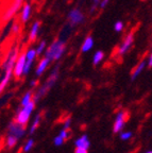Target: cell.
Here are the masks:
<instances>
[{"instance_id":"cell-1","label":"cell","mask_w":152,"mask_h":153,"mask_svg":"<svg viewBox=\"0 0 152 153\" xmlns=\"http://www.w3.org/2000/svg\"><path fill=\"white\" fill-rule=\"evenodd\" d=\"M66 51V43L64 39L59 38L53 42L45 50V57L51 61H59Z\"/></svg>"},{"instance_id":"cell-2","label":"cell","mask_w":152,"mask_h":153,"mask_svg":"<svg viewBox=\"0 0 152 153\" xmlns=\"http://www.w3.org/2000/svg\"><path fill=\"white\" fill-rule=\"evenodd\" d=\"M57 78H59V65H57V66H55L54 68L52 69V71H51L50 76H48V79L46 80V82L44 83V85L40 86L39 88L37 89V91H36L35 95H34V97H33L34 102L36 103L38 100H40V98H42V97H44V96L48 93V91H49V89L55 84Z\"/></svg>"},{"instance_id":"cell-3","label":"cell","mask_w":152,"mask_h":153,"mask_svg":"<svg viewBox=\"0 0 152 153\" xmlns=\"http://www.w3.org/2000/svg\"><path fill=\"white\" fill-rule=\"evenodd\" d=\"M34 106H35V102H34L33 100H32L31 102H29L27 105L22 106V108L19 111V113L17 114L15 121L18 122V123L22 124V126H26L29 121V118H30V115H31L32 111L34 110Z\"/></svg>"},{"instance_id":"cell-4","label":"cell","mask_w":152,"mask_h":153,"mask_svg":"<svg viewBox=\"0 0 152 153\" xmlns=\"http://www.w3.org/2000/svg\"><path fill=\"white\" fill-rule=\"evenodd\" d=\"M67 19H68V24L70 28H74L76 26L83 24L85 20V15L83 12L78 7H75L72 11H69L68 15H67Z\"/></svg>"},{"instance_id":"cell-5","label":"cell","mask_w":152,"mask_h":153,"mask_svg":"<svg viewBox=\"0 0 152 153\" xmlns=\"http://www.w3.org/2000/svg\"><path fill=\"white\" fill-rule=\"evenodd\" d=\"M25 0H13V2L10 4V7L5 10L4 14L2 16V19L4 22H7L10 19H12L17 13L22 10V5H24Z\"/></svg>"},{"instance_id":"cell-6","label":"cell","mask_w":152,"mask_h":153,"mask_svg":"<svg viewBox=\"0 0 152 153\" xmlns=\"http://www.w3.org/2000/svg\"><path fill=\"white\" fill-rule=\"evenodd\" d=\"M18 55H19L18 46H14V47L11 48V50L9 51V53H7V59H5L4 63H3V69L4 70L13 69Z\"/></svg>"},{"instance_id":"cell-7","label":"cell","mask_w":152,"mask_h":153,"mask_svg":"<svg viewBox=\"0 0 152 153\" xmlns=\"http://www.w3.org/2000/svg\"><path fill=\"white\" fill-rule=\"evenodd\" d=\"M25 64H26V52L18 55L16 62H15L14 68H13V74H14V76H16L17 79H19L20 76H22Z\"/></svg>"},{"instance_id":"cell-8","label":"cell","mask_w":152,"mask_h":153,"mask_svg":"<svg viewBox=\"0 0 152 153\" xmlns=\"http://www.w3.org/2000/svg\"><path fill=\"white\" fill-rule=\"evenodd\" d=\"M133 43H134V34L133 33L128 34V35L126 36V38L122 41V43L120 44V46L118 47V51H117L118 55L126 54V53L131 49Z\"/></svg>"},{"instance_id":"cell-9","label":"cell","mask_w":152,"mask_h":153,"mask_svg":"<svg viewBox=\"0 0 152 153\" xmlns=\"http://www.w3.org/2000/svg\"><path fill=\"white\" fill-rule=\"evenodd\" d=\"M9 134L17 138H20L25 134V126H22L16 121H12L9 124Z\"/></svg>"},{"instance_id":"cell-10","label":"cell","mask_w":152,"mask_h":153,"mask_svg":"<svg viewBox=\"0 0 152 153\" xmlns=\"http://www.w3.org/2000/svg\"><path fill=\"white\" fill-rule=\"evenodd\" d=\"M127 118H128V114H127V112H120L118 115H117L116 120H115V123H114V128H113V129H114L113 131H114L115 133H118L119 131L122 130Z\"/></svg>"},{"instance_id":"cell-11","label":"cell","mask_w":152,"mask_h":153,"mask_svg":"<svg viewBox=\"0 0 152 153\" xmlns=\"http://www.w3.org/2000/svg\"><path fill=\"white\" fill-rule=\"evenodd\" d=\"M20 22L22 24H26L29 20L30 16H31V4L30 3H26L22 5V10H20Z\"/></svg>"},{"instance_id":"cell-12","label":"cell","mask_w":152,"mask_h":153,"mask_svg":"<svg viewBox=\"0 0 152 153\" xmlns=\"http://www.w3.org/2000/svg\"><path fill=\"white\" fill-rule=\"evenodd\" d=\"M49 63H50V60H48L47 57H44V59H42V60L39 61V63H38L37 67H36V76H42V74H44V71H45L46 69L48 68V66H49Z\"/></svg>"},{"instance_id":"cell-13","label":"cell","mask_w":152,"mask_h":153,"mask_svg":"<svg viewBox=\"0 0 152 153\" xmlns=\"http://www.w3.org/2000/svg\"><path fill=\"white\" fill-rule=\"evenodd\" d=\"M13 76V69H7L4 70V76L2 78V80L0 81V94L2 93L3 89L7 87V83L11 80V76Z\"/></svg>"},{"instance_id":"cell-14","label":"cell","mask_w":152,"mask_h":153,"mask_svg":"<svg viewBox=\"0 0 152 153\" xmlns=\"http://www.w3.org/2000/svg\"><path fill=\"white\" fill-rule=\"evenodd\" d=\"M39 27L40 22H34L33 25L31 27V30H30V33H29V41L34 42L36 39L38 35V31H39Z\"/></svg>"},{"instance_id":"cell-15","label":"cell","mask_w":152,"mask_h":153,"mask_svg":"<svg viewBox=\"0 0 152 153\" xmlns=\"http://www.w3.org/2000/svg\"><path fill=\"white\" fill-rule=\"evenodd\" d=\"M94 47V38L92 36H87L82 43V46H81V51L82 52H88V51L92 50V48Z\"/></svg>"},{"instance_id":"cell-16","label":"cell","mask_w":152,"mask_h":153,"mask_svg":"<svg viewBox=\"0 0 152 153\" xmlns=\"http://www.w3.org/2000/svg\"><path fill=\"white\" fill-rule=\"evenodd\" d=\"M146 66H147V61H142V62H140L139 64H138L137 66L134 68L133 72H132V76H131V78H132V80H135L136 78H137V76L142 74V71L145 69Z\"/></svg>"},{"instance_id":"cell-17","label":"cell","mask_w":152,"mask_h":153,"mask_svg":"<svg viewBox=\"0 0 152 153\" xmlns=\"http://www.w3.org/2000/svg\"><path fill=\"white\" fill-rule=\"evenodd\" d=\"M89 145H90V143H89V140H88V138H87V136H86V135L81 136L78 140H76V147H77V148L88 149Z\"/></svg>"},{"instance_id":"cell-18","label":"cell","mask_w":152,"mask_h":153,"mask_svg":"<svg viewBox=\"0 0 152 153\" xmlns=\"http://www.w3.org/2000/svg\"><path fill=\"white\" fill-rule=\"evenodd\" d=\"M103 57H104V52H103V51H101V50L96 51V53L93 56V64L98 65L100 62H102Z\"/></svg>"},{"instance_id":"cell-19","label":"cell","mask_w":152,"mask_h":153,"mask_svg":"<svg viewBox=\"0 0 152 153\" xmlns=\"http://www.w3.org/2000/svg\"><path fill=\"white\" fill-rule=\"evenodd\" d=\"M36 56H37V54H36V50L35 48H31V49H29V50H27L26 52V59L27 60H30V61H35Z\"/></svg>"},{"instance_id":"cell-20","label":"cell","mask_w":152,"mask_h":153,"mask_svg":"<svg viewBox=\"0 0 152 153\" xmlns=\"http://www.w3.org/2000/svg\"><path fill=\"white\" fill-rule=\"evenodd\" d=\"M32 93L31 91H27L26 94H25V96L22 97V106H25V105H27L29 102H31L33 99H32Z\"/></svg>"},{"instance_id":"cell-21","label":"cell","mask_w":152,"mask_h":153,"mask_svg":"<svg viewBox=\"0 0 152 153\" xmlns=\"http://www.w3.org/2000/svg\"><path fill=\"white\" fill-rule=\"evenodd\" d=\"M35 50H36V54H37V55L43 54V53L45 52V50H46V42L45 41L40 42V43L36 46Z\"/></svg>"},{"instance_id":"cell-22","label":"cell","mask_w":152,"mask_h":153,"mask_svg":"<svg viewBox=\"0 0 152 153\" xmlns=\"http://www.w3.org/2000/svg\"><path fill=\"white\" fill-rule=\"evenodd\" d=\"M17 137H15V136H13V135H10L9 134V136H7V147L9 148H12V147H14L15 145L17 143Z\"/></svg>"},{"instance_id":"cell-23","label":"cell","mask_w":152,"mask_h":153,"mask_svg":"<svg viewBox=\"0 0 152 153\" xmlns=\"http://www.w3.org/2000/svg\"><path fill=\"white\" fill-rule=\"evenodd\" d=\"M124 25L122 22H120V20H118V22H116L114 24V31L117 32V33H119V32H121L122 30H124Z\"/></svg>"},{"instance_id":"cell-24","label":"cell","mask_w":152,"mask_h":153,"mask_svg":"<svg viewBox=\"0 0 152 153\" xmlns=\"http://www.w3.org/2000/svg\"><path fill=\"white\" fill-rule=\"evenodd\" d=\"M39 121H40V115H37L35 117V120H34L33 124H32L31 129H30V133H34V131L36 130V128L38 127V124H39Z\"/></svg>"},{"instance_id":"cell-25","label":"cell","mask_w":152,"mask_h":153,"mask_svg":"<svg viewBox=\"0 0 152 153\" xmlns=\"http://www.w3.org/2000/svg\"><path fill=\"white\" fill-rule=\"evenodd\" d=\"M33 145H34V140H33V139H29V140L26 143V145H25V148H24L25 152H28V151L31 150V148L33 147Z\"/></svg>"},{"instance_id":"cell-26","label":"cell","mask_w":152,"mask_h":153,"mask_svg":"<svg viewBox=\"0 0 152 153\" xmlns=\"http://www.w3.org/2000/svg\"><path fill=\"white\" fill-rule=\"evenodd\" d=\"M63 143H64V138H63L61 135H57V136L54 138V145L57 147H60V146H62Z\"/></svg>"},{"instance_id":"cell-27","label":"cell","mask_w":152,"mask_h":153,"mask_svg":"<svg viewBox=\"0 0 152 153\" xmlns=\"http://www.w3.org/2000/svg\"><path fill=\"white\" fill-rule=\"evenodd\" d=\"M100 1L101 0H93V4H92V7H90V12H94L100 4Z\"/></svg>"},{"instance_id":"cell-28","label":"cell","mask_w":152,"mask_h":153,"mask_svg":"<svg viewBox=\"0 0 152 153\" xmlns=\"http://www.w3.org/2000/svg\"><path fill=\"white\" fill-rule=\"evenodd\" d=\"M131 136H132V133H131V132H124V133H121V135H120L122 140H127V139L131 138Z\"/></svg>"},{"instance_id":"cell-29","label":"cell","mask_w":152,"mask_h":153,"mask_svg":"<svg viewBox=\"0 0 152 153\" xmlns=\"http://www.w3.org/2000/svg\"><path fill=\"white\" fill-rule=\"evenodd\" d=\"M111 2V0H101L100 1V4H99V7L100 9H104V7H107V4Z\"/></svg>"},{"instance_id":"cell-30","label":"cell","mask_w":152,"mask_h":153,"mask_svg":"<svg viewBox=\"0 0 152 153\" xmlns=\"http://www.w3.org/2000/svg\"><path fill=\"white\" fill-rule=\"evenodd\" d=\"M60 135H61V136L63 137V138H64V140L65 139H67L68 138V132H67V130L66 129H63L62 131H61V133H60Z\"/></svg>"},{"instance_id":"cell-31","label":"cell","mask_w":152,"mask_h":153,"mask_svg":"<svg viewBox=\"0 0 152 153\" xmlns=\"http://www.w3.org/2000/svg\"><path fill=\"white\" fill-rule=\"evenodd\" d=\"M19 30H20V27H19V24H18V22H17V24H14V25H13V27H12V31H13V33H18Z\"/></svg>"},{"instance_id":"cell-32","label":"cell","mask_w":152,"mask_h":153,"mask_svg":"<svg viewBox=\"0 0 152 153\" xmlns=\"http://www.w3.org/2000/svg\"><path fill=\"white\" fill-rule=\"evenodd\" d=\"M75 153H87V149H83V148H77Z\"/></svg>"},{"instance_id":"cell-33","label":"cell","mask_w":152,"mask_h":153,"mask_svg":"<svg viewBox=\"0 0 152 153\" xmlns=\"http://www.w3.org/2000/svg\"><path fill=\"white\" fill-rule=\"evenodd\" d=\"M147 65L149 67H152V51H151V53H150L149 59H148V61H147Z\"/></svg>"},{"instance_id":"cell-34","label":"cell","mask_w":152,"mask_h":153,"mask_svg":"<svg viewBox=\"0 0 152 153\" xmlns=\"http://www.w3.org/2000/svg\"><path fill=\"white\" fill-rule=\"evenodd\" d=\"M70 127V119H67L66 121H65V124H64V129H68V128Z\"/></svg>"},{"instance_id":"cell-35","label":"cell","mask_w":152,"mask_h":153,"mask_svg":"<svg viewBox=\"0 0 152 153\" xmlns=\"http://www.w3.org/2000/svg\"><path fill=\"white\" fill-rule=\"evenodd\" d=\"M35 84H36V81H32L30 85H31V87H33V86H35Z\"/></svg>"},{"instance_id":"cell-36","label":"cell","mask_w":152,"mask_h":153,"mask_svg":"<svg viewBox=\"0 0 152 153\" xmlns=\"http://www.w3.org/2000/svg\"><path fill=\"white\" fill-rule=\"evenodd\" d=\"M147 153H152V151H149V152H147Z\"/></svg>"}]
</instances>
